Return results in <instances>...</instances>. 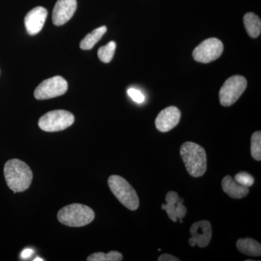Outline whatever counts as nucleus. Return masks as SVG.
<instances>
[{"mask_svg":"<svg viewBox=\"0 0 261 261\" xmlns=\"http://www.w3.org/2000/svg\"><path fill=\"white\" fill-rule=\"evenodd\" d=\"M88 261H121L123 255L119 252L111 251L106 254L104 252H95L89 255L87 259Z\"/></svg>","mask_w":261,"mask_h":261,"instance_id":"nucleus-19","label":"nucleus"},{"mask_svg":"<svg viewBox=\"0 0 261 261\" xmlns=\"http://www.w3.org/2000/svg\"><path fill=\"white\" fill-rule=\"evenodd\" d=\"M234 180L239 185L245 187H252L254 184L253 176L247 172L238 173L235 176Z\"/></svg>","mask_w":261,"mask_h":261,"instance_id":"nucleus-21","label":"nucleus"},{"mask_svg":"<svg viewBox=\"0 0 261 261\" xmlns=\"http://www.w3.org/2000/svg\"><path fill=\"white\" fill-rule=\"evenodd\" d=\"M180 154L190 176H203L207 170V155L205 149L195 142H187L181 146Z\"/></svg>","mask_w":261,"mask_h":261,"instance_id":"nucleus-2","label":"nucleus"},{"mask_svg":"<svg viewBox=\"0 0 261 261\" xmlns=\"http://www.w3.org/2000/svg\"><path fill=\"white\" fill-rule=\"evenodd\" d=\"M189 244H190V246L195 247L196 245L195 240L192 238H190V240H189Z\"/></svg>","mask_w":261,"mask_h":261,"instance_id":"nucleus-25","label":"nucleus"},{"mask_svg":"<svg viewBox=\"0 0 261 261\" xmlns=\"http://www.w3.org/2000/svg\"><path fill=\"white\" fill-rule=\"evenodd\" d=\"M128 94L135 102L142 103L145 101V96L139 89L135 88L128 89Z\"/></svg>","mask_w":261,"mask_h":261,"instance_id":"nucleus-22","label":"nucleus"},{"mask_svg":"<svg viewBox=\"0 0 261 261\" xmlns=\"http://www.w3.org/2000/svg\"><path fill=\"white\" fill-rule=\"evenodd\" d=\"M247 80L242 75H233L225 82L219 92L220 102L224 107L232 106L247 88Z\"/></svg>","mask_w":261,"mask_h":261,"instance_id":"nucleus-6","label":"nucleus"},{"mask_svg":"<svg viewBox=\"0 0 261 261\" xmlns=\"http://www.w3.org/2000/svg\"><path fill=\"white\" fill-rule=\"evenodd\" d=\"M76 8V0H58L53 10V23L58 27L64 25L74 15Z\"/></svg>","mask_w":261,"mask_h":261,"instance_id":"nucleus-9","label":"nucleus"},{"mask_svg":"<svg viewBox=\"0 0 261 261\" xmlns=\"http://www.w3.org/2000/svg\"><path fill=\"white\" fill-rule=\"evenodd\" d=\"M108 185L113 195L122 205L130 211H136L140 205L138 195L125 178L118 175H112L108 178Z\"/></svg>","mask_w":261,"mask_h":261,"instance_id":"nucleus-4","label":"nucleus"},{"mask_svg":"<svg viewBox=\"0 0 261 261\" xmlns=\"http://www.w3.org/2000/svg\"><path fill=\"white\" fill-rule=\"evenodd\" d=\"M251 155L255 161H261V132H255L251 137Z\"/></svg>","mask_w":261,"mask_h":261,"instance_id":"nucleus-20","label":"nucleus"},{"mask_svg":"<svg viewBox=\"0 0 261 261\" xmlns=\"http://www.w3.org/2000/svg\"><path fill=\"white\" fill-rule=\"evenodd\" d=\"M106 32H107V27L105 25L94 29L92 33L87 34L84 38L83 40H82L80 43L81 49H84V50L92 49L94 46L102 39V36L106 34Z\"/></svg>","mask_w":261,"mask_h":261,"instance_id":"nucleus-16","label":"nucleus"},{"mask_svg":"<svg viewBox=\"0 0 261 261\" xmlns=\"http://www.w3.org/2000/svg\"><path fill=\"white\" fill-rule=\"evenodd\" d=\"M244 25L247 34L250 37L257 38L261 32V20L257 15L252 13L245 15L243 19Z\"/></svg>","mask_w":261,"mask_h":261,"instance_id":"nucleus-15","label":"nucleus"},{"mask_svg":"<svg viewBox=\"0 0 261 261\" xmlns=\"http://www.w3.org/2000/svg\"><path fill=\"white\" fill-rule=\"evenodd\" d=\"M221 186L224 192L232 198H243L249 193L248 187L239 185L231 176H226L223 178Z\"/></svg>","mask_w":261,"mask_h":261,"instance_id":"nucleus-13","label":"nucleus"},{"mask_svg":"<svg viewBox=\"0 0 261 261\" xmlns=\"http://www.w3.org/2000/svg\"><path fill=\"white\" fill-rule=\"evenodd\" d=\"M4 175L7 185L14 193L25 191L32 184V170L20 160L11 159L5 163Z\"/></svg>","mask_w":261,"mask_h":261,"instance_id":"nucleus-1","label":"nucleus"},{"mask_svg":"<svg viewBox=\"0 0 261 261\" xmlns=\"http://www.w3.org/2000/svg\"><path fill=\"white\" fill-rule=\"evenodd\" d=\"M239 251L248 256L258 257L261 255V245L252 238L240 239L237 242Z\"/></svg>","mask_w":261,"mask_h":261,"instance_id":"nucleus-14","label":"nucleus"},{"mask_svg":"<svg viewBox=\"0 0 261 261\" xmlns=\"http://www.w3.org/2000/svg\"><path fill=\"white\" fill-rule=\"evenodd\" d=\"M47 10L43 7H37L30 10L24 19L25 29L29 35L34 36L41 32L47 17Z\"/></svg>","mask_w":261,"mask_h":261,"instance_id":"nucleus-11","label":"nucleus"},{"mask_svg":"<svg viewBox=\"0 0 261 261\" xmlns=\"http://www.w3.org/2000/svg\"><path fill=\"white\" fill-rule=\"evenodd\" d=\"M224 44L216 38H210L200 43L194 49L193 58L196 61L209 63L216 61L222 55Z\"/></svg>","mask_w":261,"mask_h":261,"instance_id":"nucleus-8","label":"nucleus"},{"mask_svg":"<svg viewBox=\"0 0 261 261\" xmlns=\"http://www.w3.org/2000/svg\"><path fill=\"white\" fill-rule=\"evenodd\" d=\"M68 90V83L62 76L51 77L44 80L36 88L34 97L39 100L51 99L63 95Z\"/></svg>","mask_w":261,"mask_h":261,"instance_id":"nucleus-7","label":"nucleus"},{"mask_svg":"<svg viewBox=\"0 0 261 261\" xmlns=\"http://www.w3.org/2000/svg\"><path fill=\"white\" fill-rule=\"evenodd\" d=\"M74 116L63 110H56L44 114L39 118L38 124L42 130L56 132L66 129L74 123Z\"/></svg>","mask_w":261,"mask_h":261,"instance_id":"nucleus-5","label":"nucleus"},{"mask_svg":"<svg viewBox=\"0 0 261 261\" xmlns=\"http://www.w3.org/2000/svg\"><path fill=\"white\" fill-rule=\"evenodd\" d=\"M95 217L94 211L82 204L65 206L58 214V219L62 224L70 227H82L92 222Z\"/></svg>","mask_w":261,"mask_h":261,"instance_id":"nucleus-3","label":"nucleus"},{"mask_svg":"<svg viewBox=\"0 0 261 261\" xmlns=\"http://www.w3.org/2000/svg\"><path fill=\"white\" fill-rule=\"evenodd\" d=\"M191 238L195 240L196 245L205 247L210 243L212 238V228L208 221H200L194 223L190 228Z\"/></svg>","mask_w":261,"mask_h":261,"instance_id":"nucleus-12","label":"nucleus"},{"mask_svg":"<svg viewBox=\"0 0 261 261\" xmlns=\"http://www.w3.org/2000/svg\"><path fill=\"white\" fill-rule=\"evenodd\" d=\"M33 252H34V251H33L32 249H25V250H24L22 252V258H28V257H31V255H32Z\"/></svg>","mask_w":261,"mask_h":261,"instance_id":"nucleus-24","label":"nucleus"},{"mask_svg":"<svg viewBox=\"0 0 261 261\" xmlns=\"http://www.w3.org/2000/svg\"><path fill=\"white\" fill-rule=\"evenodd\" d=\"M116 44L115 42H110L106 45L102 46L98 49V58L102 63H110L114 56Z\"/></svg>","mask_w":261,"mask_h":261,"instance_id":"nucleus-18","label":"nucleus"},{"mask_svg":"<svg viewBox=\"0 0 261 261\" xmlns=\"http://www.w3.org/2000/svg\"><path fill=\"white\" fill-rule=\"evenodd\" d=\"M181 112L177 108L171 106L160 112L155 120V126L161 132H168L177 126Z\"/></svg>","mask_w":261,"mask_h":261,"instance_id":"nucleus-10","label":"nucleus"},{"mask_svg":"<svg viewBox=\"0 0 261 261\" xmlns=\"http://www.w3.org/2000/svg\"><path fill=\"white\" fill-rule=\"evenodd\" d=\"M34 261H38V260L43 261L44 260H43L42 258H39V257H37V258L34 259Z\"/></svg>","mask_w":261,"mask_h":261,"instance_id":"nucleus-26","label":"nucleus"},{"mask_svg":"<svg viewBox=\"0 0 261 261\" xmlns=\"http://www.w3.org/2000/svg\"><path fill=\"white\" fill-rule=\"evenodd\" d=\"M181 200L178 193L176 192H168L166 196V204H163L162 209L167 213L169 219L173 222L177 221L176 218V209L178 201Z\"/></svg>","mask_w":261,"mask_h":261,"instance_id":"nucleus-17","label":"nucleus"},{"mask_svg":"<svg viewBox=\"0 0 261 261\" xmlns=\"http://www.w3.org/2000/svg\"><path fill=\"white\" fill-rule=\"evenodd\" d=\"M159 261H178L179 259L177 257L173 256V255H170V254H163V255H160Z\"/></svg>","mask_w":261,"mask_h":261,"instance_id":"nucleus-23","label":"nucleus"}]
</instances>
